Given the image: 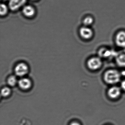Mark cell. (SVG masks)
Segmentation results:
<instances>
[{
    "instance_id": "obj_10",
    "label": "cell",
    "mask_w": 125,
    "mask_h": 125,
    "mask_svg": "<svg viewBox=\"0 0 125 125\" xmlns=\"http://www.w3.org/2000/svg\"><path fill=\"white\" fill-rule=\"evenodd\" d=\"M116 62L121 67H125V51L117 55Z\"/></svg>"
},
{
    "instance_id": "obj_16",
    "label": "cell",
    "mask_w": 125,
    "mask_h": 125,
    "mask_svg": "<svg viewBox=\"0 0 125 125\" xmlns=\"http://www.w3.org/2000/svg\"><path fill=\"white\" fill-rule=\"evenodd\" d=\"M121 88L124 90L125 91V80L121 82Z\"/></svg>"
},
{
    "instance_id": "obj_14",
    "label": "cell",
    "mask_w": 125,
    "mask_h": 125,
    "mask_svg": "<svg viewBox=\"0 0 125 125\" xmlns=\"http://www.w3.org/2000/svg\"><path fill=\"white\" fill-rule=\"evenodd\" d=\"M11 91L10 88L8 87H4L1 91V94L4 97H6L10 95Z\"/></svg>"
},
{
    "instance_id": "obj_15",
    "label": "cell",
    "mask_w": 125,
    "mask_h": 125,
    "mask_svg": "<svg viewBox=\"0 0 125 125\" xmlns=\"http://www.w3.org/2000/svg\"><path fill=\"white\" fill-rule=\"evenodd\" d=\"M100 54L101 56H103V57H107L110 55V51L106 50L103 49L102 51L100 52Z\"/></svg>"
},
{
    "instance_id": "obj_11",
    "label": "cell",
    "mask_w": 125,
    "mask_h": 125,
    "mask_svg": "<svg viewBox=\"0 0 125 125\" xmlns=\"http://www.w3.org/2000/svg\"><path fill=\"white\" fill-rule=\"evenodd\" d=\"M94 20L91 17H87L85 18L83 21V24L85 26L89 27L93 23Z\"/></svg>"
},
{
    "instance_id": "obj_3",
    "label": "cell",
    "mask_w": 125,
    "mask_h": 125,
    "mask_svg": "<svg viewBox=\"0 0 125 125\" xmlns=\"http://www.w3.org/2000/svg\"><path fill=\"white\" fill-rule=\"evenodd\" d=\"M102 65V61L99 58L95 57L90 58L88 61L87 65L89 68L93 70L99 69Z\"/></svg>"
},
{
    "instance_id": "obj_5",
    "label": "cell",
    "mask_w": 125,
    "mask_h": 125,
    "mask_svg": "<svg viewBox=\"0 0 125 125\" xmlns=\"http://www.w3.org/2000/svg\"><path fill=\"white\" fill-rule=\"evenodd\" d=\"M80 34L82 38L84 39H89L93 37V32L89 27L84 26L80 28Z\"/></svg>"
},
{
    "instance_id": "obj_2",
    "label": "cell",
    "mask_w": 125,
    "mask_h": 125,
    "mask_svg": "<svg viewBox=\"0 0 125 125\" xmlns=\"http://www.w3.org/2000/svg\"><path fill=\"white\" fill-rule=\"evenodd\" d=\"M29 71L28 66L25 63H20L15 67V73L19 76H24Z\"/></svg>"
},
{
    "instance_id": "obj_12",
    "label": "cell",
    "mask_w": 125,
    "mask_h": 125,
    "mask_svg": "<svg viewBox=\"0 0 125 125\" xmlns=\"http://www.w3.org/2000/svg\"><path fill=\"white\" fill-rule=\"evenodd\" d=\"M8 82L10 86H14L17 82L16 77L14 76H10L8 79Z\"/></svg>"
},
{
    "instance_id": "obj_17",
    "label": "cell",
    "mask_w": 125,
    "mask_h": 125,
    "mask_svg": "<svg viewBox=\"0 0 125 125\" xmlns=\"http://www.w3.org/2000/svg\"><path fill=\"white\" fill-rule=\"evenodd\" d=\"M70 125H80L79 123H77V122H73Z\"/></svg>"
},
{
    "instance_id": "obj_9",
    "label": "cell",
    "mask_w": 125,
    "mask_h": 125,
    "mask_svg": "<svg viewBox=\"0 0 125 125\" xmlns=\"http://www.w3.org/2000/svg\"><path fill=\"white\" fill-rule=\"evenodd\" d=\"M121 94V90L119 88L113 87L111 88L108 91L109 96L112 98H117Z\"/></svg>"
},
{
    "instance_id": "obj_13",
    "label": "cell",
    "mask_w": 125,
    "mask_h": 125,
    "mask_svg": "<svg viewBox=\"0 0 125 125\" xmlns=\"http://www.w3.org/2000/svg\"><path fill=\"white\" fill-rule=\"evenodd\" d=\"M8 11V7L5 4H1L0 8V13L1 16L6 14Z\"/></svg>"
},
{
    "instance_id": "obj_6",
    "label": "cell",
    "mask_w": 125,
    "mask_h": 125,
    "mask_svg": "<svg viewBox=\"0 0 125 125\" xmlns=\"http://www.w3.org/2000/svg\"><path fill=\"white\" fill-rule=\"evenodd\" d=\"M115 42L118 46L125 48V31H120L118 33L115 37Z\"/></svg>"
},
{
    "instance_id": "obj_4",
    "label": "cell",
    "mask_w": 125,
    "mask_h": 125,
    "mask_svg": "<svg viewBox=\"0 0 125 125\" xmlns=\"http://www.w3.org/2000/svg\"><path fill=\"white\" fill-rule=\"evenodd\" d=\"M26 0H10L9 6L12 11H16L26 3Z\"/></svg>"
},
{
    "instance_id": "obj_8",
    "label": "cell",
    "mask_w": 125,
    "mask_h": 125,
    "mask_svg": "<svg viewBox=\"0 0 125 125\" xmlns=\"http://www.w3.org/2000/svg\"><path fill=\"white\" fill-rule=\"evenodd\" d=\"M23 14L27 17H32L35 14V11L33 7L31 6L27 5L24 6L22 9Z\"/></svg>"
},
{
    "instance_id": "obj_7",
    "label": "cell",
    "mask_w": 125,
    "mask_h": 125,
    "mask_svg": "<svg viewBox=\"0 0 125 125\" xmlns=\"http://www.w3.org/2000/svg\"><path fill=\"white\" fill-rule=\"evenodd\" d=\"M19 85L20 88L23 90L29 89L31 86V82L27 78H22L19 81Z\"/></svg>"
},
{
    "instance_id": "obj_1",
    "label": "cell",
    "mask_w": 125,
    "mask_h": 125,
    "mask_svg": "<svg viewBox=\"0 0 125 125\" xmlns=\"http://www.w3.org/2000/svg\"><path fill=\"white\" fill-rule=\"evenodd\" d=\"M120 79V75L117 71L110 70L105 73L104 79L105 82L110 84H114L119 82Z\"/></svg>"
},
{
    "instance_id": "obj_18",
    "label": "cell",
    "mask_w": 125,
    "mask_h": 125,
    "mask_svg": "<svg viewBox=\"0 0 125 125\" xmlns=\"http://www.w3.org/2000/svg\"></svg>"
}]
</instances>
